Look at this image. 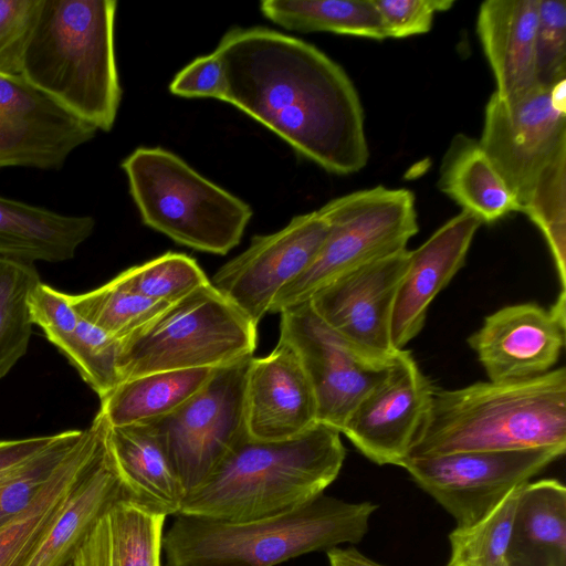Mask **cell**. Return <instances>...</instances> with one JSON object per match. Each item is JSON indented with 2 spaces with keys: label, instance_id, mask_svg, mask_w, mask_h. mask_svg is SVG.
Returning <instances> with one entry per match:
<instances>
[{
  "label": "cell",
  "instance_id": "f1b7e54d",
  "mask_svg": "<svg viewBox=\"0 0 566 566\" xmlns=\"http://www.w3.org/2000/svg\"><path fill=\"white\" fill-rule=\"evenodd\" d=\"M260 11L291 31L387 39L373 0H264Z\"/></svg>",
  "mask_w": 566,
  "mask_h": 566
},
{
  "label": "cell",
  "instance_id": "6da1fadb",
  "mask_svg": "<svg viewBox=\"0 0 566 566\" xmlns=\"http://www.w3.org/2000/svg\"><path fill=\"white\" fill-rule=\"evenodd\" d=\"M214 52L227 76L224 102L328 172L350 175L367 165L359 95L344 69L323 51L253 27L229 30Z\"/></svg>",
  "mask_w": 566,
  "mask_h": 566
},
{
  "label": "cell",
  "instance_id": "60d3db41",
  "mask_svg": "<svg viewBox=\"0 0 566 566\" xmlns=\"http://www.w3.org/2000/svg\"><path fill=\"white\" fill-rule=\"evenodd\" d=\"M227 76L219 55L213 51L192 60L169 84L171 94L185 98H214L224 102Z\"/></svg>",
  "mask_w": 566,
  "mask_h": 566
},
{
  "label": "cell",
  "instance_id": "1f68e13d",
  "mask_svg": "<svg viewBox=\"0 0 566 566\" xmlns=\"http://www.w3.org/2000/svg\"><path fill=\"white\" fill-rule=\"evenodd\" d=\"M75 312L112 336L123 339L140 328L170 304L160 303L113 280L82 294H69Z\"/></svg>",
  "mask_w": 566,
  "mask_h": 566
},
{
  "label": "cell",
  "instance_id": "d590c367",
  "mask_svg": "<svg viewBox=\"0 0 566 566\" xmlns=\"http://www.w3.org/2000/svg\"><path fill=\"white\" fill-rule=\"evenodd\" d=\"M61 353L97 394L99 400L120 382V339L86 319L81 317L75 334Z\"/></svg>",
  "mask_w": 566,
  "mask_h": 566
},
{
  "label": "cell",
  "instance_id": "f546056e",
  "mask_svg": "<svg viewBox=\"0 0 566 566\" xmlns=\"http://www.w3.org/2000/svg\"><path fill=\"white\" fill-rule=\"evenodd\" d=\"M40 282L34 264L0 259V379L28 350L33 326L29 297Z\"/></svg>",
  "mask_w": 566,
  "mask_h": 566
},
{
  "label": "cell",
  "instance_id": "8fae6325",
  "mask_svg": "<svg viewBox=\"0 0 566 566\" xmlns=\"http://www.w3.org/2000/svg\"><path fill=\"white\" fill-rule=\"evenodd\" d=\"M562 448L469 451L409 458L411 480L455 521L469 526L489 513L513 488L525 484L565 453Z\"/></svg>",
  "mask_w": 566,
  "mask_h": 566
},
{
  "label": "cell",
  "instance_id": "8992f818",
  "mask_svg": "<svg viewBox=\"0 0 566 566\" xmlns=\"http://www.w3.org/2000/svg\"><path fill=\"white\" fill-rule=\"evenodd\" d=\"M142 221L180 245L224 255L249 224L251 207L176 154L138 147L122 163Z\"/></svg>",
  "mask_w": 566,
  "mask_h": 566
},
{
  "label": "cell",
  "instance_id": "4316f807",
  "mask_svg": "<svg viewBox=\"0 0 566 566\" xmlns=\"http://www.w3.org/2000/svg\"><path fill=\"white\" fill-rule=\"evenodd\" d=\"M438 188L481 223H494L521 211L479 139L462 133L453 136L442 157Z\"/></svg>",
  "mask_w": 566,
  "mask_h": 566
},
{
  "label": "cell",
  "instance_id": "8d00e7d4",
  "mask_svg": "<svg viewBox=\"0 0 566 566\" xmlns=\"http://www.w3.org/2000/svg\"><path fill=\"white\" fill-rule=\"evenodd\" d=\"M537 84L552 86L566 80V1L538 0L535 39Z\"/></svg>",
  "mask_w": 566,
  "mask_h": 566
},
{
  "label": "cell",
  "instance_id": "5b68a950",
  "mask_svg": "<svg viewBox=\"0 0 566 566\" xmlns=\"http://www.w3.org/2000/svg\"><path fill=\"white\" fill-rule=\"evenodd\" d=\"M378 505L322 494L290 513L250 522L179 514L164 533L163 566H275L301 555L357 544Z\"/></svg>",
  "mask_w": 566,
  "mask_h": 566
},
{
  "label": "cell",
  "instance_id": "7bdbcfd3",
  "mask_svg": "<svg viewBox=\"0 0 566 566\" xmlns=\"http://www.w3.org/2000/svg\"><path fill=\"white\" fill-rule=\"evenodd\" d=\"M326 556L329 566H385L354 547H333L326 551Z\"/></svg>",
  "mask_w": 566,
  "mask_h": 566
},
{
  "label": "cell",
  "instance_id": "e575fe53",
  "mask_svg": "<svg viewBox=\"0 0 566 566\" xmlns=\"http://www.w3.org/2000/svg\"><path fill=\"white\" fill-rule=\"evenodd\" d=\"M522 213L542 231L566 292V151L541 174Z\"/></svg>",
  "mask_w": 566,
  "mask_h": 566
},
{
  "label": "cell",
  "instance_id": "ab89813d",
  "mask_svg": "<svg viewBox=\"0 0 566 566\" xmlns=\"http://www.w3.org/2000/svg\"><path fill=\"white\" fill-rule=\"evenodd\" d=\"M386 38H408L429 32L434 15L448 11L453 0H373Z\"/></svg>",
  "mask_w": 566,
  "mask_h": 566
},
{
  "label": "cell",
  "instance_id": "44dd1931",
  "mask_svg": "<svg viewBox=\"0 0 566 566\" xmlns=\"http://www.w3.org/2000/svg\"><path fill=\"white\" fill-rule=\"evenodd\" d=\"M538 0H486L479 9L476 32L500 97L537 84L535 39Z\"/></svg>",
  "mask_w": 566,
  "mask_h": 566
},
{
  "label": "cell",
  "instance_id": "d4e9b609",
  "mask_svg": "<svg viewBox=\"0 0 566 566\" xmlns=\"http://www.w3.org/2000/svg\"><path fill=\"white\" fill-rule=\"evenodd\" d=\"M107 432L108 428L93 469L23 566H65L107 509L120 500L132 501L111 457Z\"/></svg>",
  "mask_w": 566,
  "mask_h": 566
},
{
  "label": "cell",
  "instance_id": "3957f363",
  "mask_svg": "<svg viewBox=\"0 0 566 566\" xmlns=\"http://www.w3.org/2000/svg\"><path fill=\"white\" fill-rule=\"evenodd\" d=\"M340 434L316 423L287 440L247 437L187 495L180 514L250 522L297 510L337 479L346 458Z\"/></svg>",
  "mask_w": 566,
  "mask_h": 566
},
{
  "label": "cell",
  "instance_id": "f35d334b",
  "mask_svg": "<svg viewBox=\"0 0 566 566\" xmlns=\"http://www.w3.org/2000/svg\"><path fill=\"white\" fill-rule=\"evenodd\" d=\"M29 311L33 325L40 326L60 352L75 334L81 319L69 301V294L42 282L30 294Z\"/></svg>",
  "mask_w": 566,
  "mask_h": 566
},
{
  "label": "cell",
  "instance_id": "30bf717a",
  "mask_svg": "<svg viewBox=\"0 0 566 566\" xmlns=\"http://www.w3.org/2000/svg\"><path fill=\"white\" fill-rule=\"evenodd\" d=\"M252 357L217 368L205 387L186 403L147 422L163 443L186 497L249 437L245 381Z\"/></svg>",
  "mask_w": 566,
  "mask_h": 566
},
{
  "label": "cell",
  "instance_id": "ac0fdd59",
  "mask_svg": "<svg viewBox=\"0 0 566 566\" xmlns=\"http://www.w3.org/2000/svg\"><path fill=\"white\" fill-rule=\"evenodd\" d=\"M245 423L248 436L261 441L292 439L318 423L310 380L296 353L280 338L269 355L250 360Z\"/></svg>",
  "mask_w": 566,
  "mask_h": 566
},
{
  "label": "cell",
  "instance_id": "b9f144b4",
  "mask_svg": "<svg viewBox=\"0 0 566 566\" xmlns=\"http://www.w3.org/2000/svg\"><path fill=\"white\" fill-rule=\"evenodd\" d=\"M54 434L0 441V480L51 443Z\"/></svg>",
  "mask_w": 566,
  "mask_h": 566
},
{
  "label": "cell",
  "instance_id": "7a4b0ae2",
  "mask_svg": "<svg viewBox=\"0 0 566 566\" xmlns=\"http://www.w3.org/2000/svg\"><path fill=\"white\" fill-rule=\"evenodd\" d=\"M566 449V369L523 380L434 388L408 457Z\"/></svg>",
  "mask_w": 566,
  "mask_h": 566
},
{
  "label": "cell",
  "instance_id": "83f0119b",
  "mask_svg": "<svg viewBox=\"0 0 566 566\" xmlns=\"http://www.w3.org/2000/svg\"><path fill=\"white\" fill-rule=\"evenodd\" d=\"M217 368L157 371L119 382L101 399L111 427L147 423L165 417L193 397Z\"/></svg>",
  "mask_w": 566,
  "mask_h": 566
},
{
  "label": "cell",
  "instance_id": "836d02e7",
  "mask_svg": "<svg viewBox=\"0 0 566 566\" xmlns=\"http://www.w3.org/2000/svg\"><path fill=\"white\" fill-rule=\"evenodd\" d=\"M113 281L165 304H172L210 283L195 259L176 252H167L132 266L116 275Z\"/></svg>",
  "mask_w": 566,
  "mask_h": 566
},
{
  "label": "cell",
  "instance_id": "603a6c76",
  "mask_svg": "<svg viewBox=\"0 0 566 566\" xmlns=\"http://www.w3.org/2000/svg\"><path fill=\"white\" fill-rule=\"evenodd\" d=\"M95 219L70 216L0 196V259L34 264L74 258Z\"/></svg>",
  "mask_w": 566,
  "mask_h": 566
},
{
  "label": "cell",
  "instance_id": "277c9868",
  "mask_svg": "<svg viewBox=\"0 0 566 566\" xmlns=\"http://www.w3.org/2000/svg\"><path fill=\"white\" fill-rule=\"evenodd\" d=\"M115 0H42L22 76L98 130L116 120L122 87L115 55Z\"/></svg>",
  "mask_w": 566,
  "mask_h": 566
},
{
  "label": "cell",
  "instance_id": "5bb4252c",
  "mask_svg": "<svg viewBox=\"0 0 566 566\" xmlns=\"http://www.w3.org/2000/svg\"><path fill=\"white\" fill-rule=\"evenodd\" d=\"M328 230L319 209L295 216L279 231L253 237L210 282L258 326L276 294L312 264Z\"/></svg>",
  "mask_w": 566,
  "mask_h": 566
},
{
  "label": "cell",
  "instance_id": "d6986e66",
  "mask_svg": "<svg viewBox=\"0 0 566 566\" xmlns=\"http://www.w3.org/2000/svg\"><path fill=\"white\" fill-rule=\"evenodd\" d=\"M480 226L478 218L461 211L409 251L391 317L390 336L396 349H403L421 332L430 303L464 265Z\"/></svg>",
  "mask_w": 566,
  "mask_h": 566
},
{
  "label": "cell",
  "instance_id": "e0dca14e",
  "mask_svg": "<svg viewBox=\"0 0 566 566\" xmlns=\"http://www.w3.org/2000/svg\"><path fill=\"white\" fill-rule=\"evenodd\" d=\"M565 295L560 291L551 308L515 304L484 318L468 344L490 381L523 380L552 370L565 346Z\"/></svg>",
  "mask_w": 566,
  "mask_h": 566
},
{
  "label": "cell",
  "instance_id": "484cf974",
  "mask_svg": "<svg viewBox=\"0 0 566 566\" xmlns=\"http://www.w3.org/2000/svg\"><path fill=\"white\" fill-rule=\"evenodd\" d=\"M505 558L513 566H566V488L559 480L523 485Z\"/></svg>",
  "mask_w": 566,
  "mask_h": 566
},
{
  "label": "cell",
  "instance_id": "ee69618b",
  "mask_svg": "<svg viewBox=\"0 0 566 566\" xmlns=\"http://www.w3.org/2000/svg\"><path fill=\"white\" fill-rule=\"evenodd\" d=\"M495 566H513L511 565L506 558H503L502 560H500Z\"/></svg>",
  "mask_w": 566,
  "mask_h": 566
},
{
  "label": "cell",
  "instance_id": "ba28073f",
  "mask_svg": "<svg viewBox=\"0 0 566 566\" xmlns=\"http://www.w3.org/2000/svg\"><path fill=\"white\" fill-rule=\"evenodd\" d=\"M328 233L312 264L282 289L269 313L308 301L323 286L357 268L407 249L419 226L408 189L376 186L326 202Z\"/></svg>",
  "mask_w": 566,
  "mask_h": 566
},
{
  "label": "cell",
  "instance_id": "9c48e42d",
  "mask_svg": "<svg viewBox=\"0 0 566 566\" xmlns=\"http://www.w3.org/2000/svg\"><path fill=\"white\" fill-rule=\"evenodd\" d=\"M479 143L522 212L541 174L566 151V80L506 98L493 93Z\"/></svg>",
  "mask_w": 566,
  "mask_h": 566
},
{
  "label": "cell",
  "instance_id": "f6af8a7d",
  "mask_svg": "<svg viewBox=\"0 0 566 566\" xmlns=\"http://www.w3.org/2000/svg\"><path fill=\"white\" fill-rule=\"evenodd\" d=\"M72 562V560H71ZM71 562L69 564H66L65 566H72Z\"/></svg>",
  "mask_w": 566,
  "mask_h": 566
},
{
  "label": "cell",
  "instance_id": "ffe728a7",
  "mask_svg": "<svg viewBox=\"0 0 566 566\" xmlns=\"http://www.w3.org/2000/svg\"><path fill=\"white\" fill-rule=\"evenodd\" d=\"M108 422L98 410L75 449L34 501L0 527V566H23L96 463Z\"/></svg>",
  "mask_w": 566,
  "mask_h": 566
},
{
  "label": "cell",
  "instance_id": "9a60e30c",
  "mask_svg": "<svg viewBox=\"0 0 566 566\" xmlns=\"http://www.w3.org/2000/svg\"><path fill=\"white\" fill-rule=\"evenodd\" d=\"M433 389L410 352L400 349L382 379L354 408L342 433L371 462L401 467Z\"/></svg>",
  "mask_w": 566,
  "mask_h": 566
},
{
  "label": "cell",
  "instance_id": "74e56055",
  "mask_svg": "<svg viewBox=\"0 0 566 566\" xmlns=\"http://www.w3.org/2000/svg\"><path fill=\"white\" fill-rule=\"evenodd\" d=\"M42 0H0V74L22 76V60Z\"/></svg>",
  "mask_w": 566,
  "mask_h": 566
},
{
  "label": "cell",
  "instance_id": "4dcf8cb0",
  "mask_svg": "<svg viewBox=\"0 0 566 566\" xmlns=\"http://www.w3.org/2000/svg\"><path fill=\"white\" fill-rule=\"evenodd\" d=\"M523 485L509 491L475 523L455 526L449 534L450 557L446 566H495L505 558Z\"/></svg>",
  "mask_w": 566,
  "mask_h": 566
},
{
  "label": "cell",
  "instance_id": "d6a6232c",
  "mask_svg": "<svg viewBox=\"0 0 566 566\" xmlns=\"http://www.w3.org/2000/svg\"><path fill=\"white\" fill-rule=\"evenodd\" d=\"M85 433L66 430L54 434L43 450L0 480V527L22 513L51 481Z\"/></svg>",
  "mask_w": 566,
  "mask_h": 566
},
{
  "label": "cell",
  "instance_id": "4fadbf2b",
  "mask_svg": "<svg viewBox=\"0 0 566 566\" xmlns=\"http://www.w3.org/2000/svg\"><path fill=\"white\" fill-rule=\"evenodd\" d=\"M279 314V338L293 348L304 368L316 400L317 422L342 433L354 408L389 365L365 360L318 317L308 301Z\"/></svg>",
  "mask_w": 566,
  "mask_h": 566
},
{
  "label": "cell",
  "instance_id": "52a82bcc",
  "mask_svg": "<svg viewBox=\"0 0 566 566\" xmlns=\"http://www.w3.org/2000/svg\"><path fill=\"white\" fill-rule=\"evenodd\" d=\"M256 327L210 282L120 339V382L157 371L219 368L252 357Z\"/></svg>",
  "mask_w": 566,
  "mask_h": 566
},
{
  "label": "cell",
  "instance_id": "2e32d148",
  "mask_svg": "<svg viewBox=\"0 0 566 566\" xmlns=\"http://www.w3.org/2000/svg\"><path fill=\"white\" fill-rule=\"evenodd\" d=\"M96 133L23 76L0 74V170L61 169Z\"/></svg>",
  "mask_w": 566,
  "mask_h": 566
},
{
  "label": "cell",
  "instance_id": "cb8c5ba5",
  "mask_svg": "<svg viewBox=\"0 0 566 566\" xmlns=\"http://www.w3.org/2000/svg\"><path fill=\"white\" fill-rule=\"evenodd\" d=\"M165 515L120 500L92 525L72 566H163Z\"/></svg>",
  "mask_w": 566,
  "mask_h": 566
},
{
  "label": "cell",
  "instance_id": "7402d4cb",
  "mask_svg": "<svg viewBox=\"0 0 566 566\" xmlns=\"http://www.w3.org/2000/svg\"><path fill=\"white\" fill-rule=\"evenodd\" d=\"M107 444L134 503L165 516L180 514L186 491L163 443L148 423L109 426Z\"/></svg>",
  "mask_w": 566,
  "mask_h": 566
},
{
  "label": "cell",
  "instance_id": "7c38bea8",
  "mask_svg": "<svg viewBox=\"0 0 566 566\" xmlns=\"http://www.w3.org/2000/svg\"><path fill=\"white\" fill-rule=\"evenodd\" d=\"M408 261L409 250L397 251L338 276L308 300L327 326L379 367H387L398 352L391 317Z\"/></svg>",
  "mask_w": 566,
  "mask_h": 566
}]
</instances>
